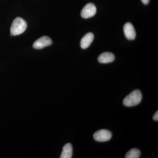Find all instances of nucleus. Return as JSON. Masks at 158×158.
<instances>
[{
    "instance_id": "1",
    "label": "nucleus",
    "mask_w": 158,
    "mask_h": 158,
    "mask_svg": "<svg viewBox=\"0 0 158 158\" xmlns=\"http://www.w3.org/2000/svg\"><path fill=\"white\" fill-rule=\"evenodd\" d=\"M27 28L25 21L20 17H17L14 20L11 24L10 32L12 36H17L23 34Z\"/></svg>"
},
{
    "instance_id": "2",
    "label": "nucleus",
    "mask_w": 158,
    "mask_h": 158,
    "mask_svg": "<svg viewBox=\"0 0 158 158\" xmlns=\"http://www.w3.org/2000/svg\"><path fill=\"white\" fill-rule=\"evenodd\" d=\"M142 98V94L140 90H134L124 99L123 105L127 107L135 106L141 102Z\"/></svg>"
},
{
    "instance_id": "3",
    "label": "nucleus",
    "mask_w": 158,
    "mask_h": 158,
    "mask_svg": "<svg viewBox=\"0 0 158 158\" xmlns=\"http://www.w3.org/2000/svg\"><path fill=\"white\" fill-rule=\"evenodd\" d=\"M93 138L95 141L98 142L109 141L112 138V133L107 130H101L94 134Z\"/></svg>"
},
{
    "instance_id": "4",
    "label": "nucleus",
    "mask_w": 158,
    "mask_h": 158,
    "mask_svg": "<svg viewBox=\"0 0 158 158\" xmlns=\"http://www.w3.org/2000/svg\"><path fill=\"white\" fill-rule=\"evenodd\" d=\"M96 6L93 3H88L82 9L81 16L84 19L93 17L96 13Z\"/></svg>"
},
{
    "instance_id": "5",
    "label": "nucleus",
    "mask_w": 158,
    "mask_h": 158,
    "mask_svg": "<svg viewBox=\"0 0 158 158\" xmlns=\"http://www.w3.org/2000/svg\"><path fill=\"white\" fill-rule=\"evenodd\" d=\"M52 40L48 36H43L36 40L33 44V47L36 49H41L51 45L52 44Z\"/></svg>"
},
{
    "instance_id": "6",
    "label": "nucleus",
    "mask_w": 158,
    "mask_h": 158,
    "mask_svg": "<svg viewBox=\"0 0 158 158\" xmlns=\"http://www.w3.org/2000/svg\"><path fill=\"white\" fill-rule=\"evenodd\" d=\"M125 36L129 40H134L136 37V31L132 24L127 23L123 27Z\"/></svg>"
},
{
    "instance_id": "7",
    "label": "nucleus",
    "mask_w": 158,
    "mask_h": 158,
    "mask_svg": "<svg viewBox=\"0 0 158 158\" xmlns=\"http://www.w3.org/2000/svg\"><path fill=\"white\" fill-rule=\"evenodd\" d=\"M94 39V35L92 33H88L81 40L80 45L82 49H86L90 46Z\"/></svg>"
},
{
    "instance_id": "8",
    "label": "nucleus",
    "mask_w": 158,
    "mask_h": 158,
    "mask_svg": "<svg viewBox=\"0 0 158 158\" xmlns=\"http://www.w3.org/2000/svg\"><path fill=\"white\" fill-rule=\"evenodd\" d=\"M115 59V56L112 53L106 52L101 54L98 59L100 63L106 64L113 62Z\"/></svg>"
},
{
    "instance_id": "9",
    "label": "nucleus",
    "mask_w": 158,
    "mask_h": 158,
    "mask_svg": "<svg viewBox=\"0 0 158 158\" xmlns=\"http://www.w3.org/2000/svg\"><path fill=\"white\" fill-rule=\"evenodd\" d=\"M72 145L70 143H67L63 147L60 158H71L72 157Z\"/></svg>"
},
{
    "instance_id": "10",
    "label": "nucleus",
    "mask_w": 158,
    "mask_h": 158,
    "mask_svg": "<svg viewBox=\"0 0 158 158\" xmlns=\"http://www.w3.org/2000/svg\"><path fill=\"white\" fill-rule=\"evenodd\" d=\"M141 156V152L139 149L133 148L127 153L126 158H138Z\"/></svg>"
},
{
    "instance_id": "11",
    "label": "nucleus",
    "mask_w": 158,
    "mask_h": 158,
    "mask_svg": "<svg viewBox=\"0 0 158 158\" xmlns=\"http://www.w3.org/2000/svg\"><path fill=\"white\" fill-rule=\"evenodd\" d=\"M153 120H155L156 121H158V111H157L153 116Z\"/></svg>"
},
{
    "instance_id": "12",
    "label": "nucleus",
    "mask_w": 158,
    "mask_h": 158,
    "mask_svg": "<svg viewBox=\"0 0 158 158\" xmlns=\"http://www.w3.org/2000/svg\"><path fill=\"white\" fill-rule=\"evenodd\" d=\"M141 1L144 5H147L149 3L150 0H141Z\"/></svg>"
}]
</instances>
